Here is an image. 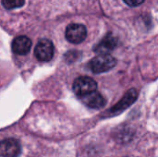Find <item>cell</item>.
<instances>
[{"label": "cell", "mask_w": 158, "mask_h": 157, "mask_svg": "<svg viewBox=\"0 0 158 157\" xmlns=\"http://www.w3.org/2000/svg\"><path fill=\"white\" fill-rule=\"evenodd\" d=\"M117 64V60L109 54H101L94 57L89 62V68L94 73H103L112 69Z\"/></svg>", "instance_id": "6da1fadb"}, {"label": "cell", "mask_w": 158, "mask_h": 157, "mask_svg": "<svg viewBox=\"0 0 158 157\" xmlns=\"http://www.w3.org/2000/svg\"><path fill=\"white\" fill-rule=\"evenodd\" d=\"M96 89L97 82L90 77H79L73 83V91L79 96V98L96 91Z\"/></svg>", "instance_id": "7a4b0ae2"}, {"label": "cell", "mask_w": 158, "mask_h": 157, "mask_svg": "<svg viewBox=\"0 0 158 157\" xmlns=\"http://www.w3.org/2000/svg\"><path fill=\"white\" fill-rule=\"evenodd\" d=\"M55 53V47L53 43L48 39H42L38 42L34 48V55L36 58L43 62L50 61Z\"/></svg>", "instance_id": "3957f363"}, {"label": "cell", "mask_w": 158, "mask_h": 157, "mask_svg": "<svg viewBox=\"0 0 158 157\" xmlns=\"http://www.w3.org/2000/svg\"><path fill=\"white\" fill-rule=\"evenodd\" d=\"M65 35L69 43L78 44L85 40L87 36V30L86 27L82 24L72 23L67 27Z\"/></svg>", "instance_id": "277c9868"}, {"label": "cell", "mask_w": 158, "mask_h": 157, "mask_svg": "<svg viewBox=\"0 0 158 157\" xmlns=\"http://www.w3.org/2000/svg\"><path fill=\"white\" fill-rule=\"evenodd\" d=\"M21 153V145L17 139L6 138L0 141V157H18Z\"/></svg>", "instance_id": "5b68a950"}, {"label": "cell", "mask_w": 158, "mask_h": 157, "mask_svg": "<svg viewBox=\"0 0 158 157\" xmlns=\"http://www.w3.org/2000/svg\"><path fill=\"white\" fill-rule=\"evenodd\" d=\"M11 48L13 53L19 56H24L30 52L31 48V41L27 36H18L13 40Z\"/></svg>", "instance_id": "8992f818"}, {"label": "cell", "mask_w": 158, "mask_h": 157, "mask_svg": "<svg viewBox=\"0 0 158 157\" xmlns=\"http://www.w3.org/2000/svg\"><path fill=\"white\" fill-rule=\"evenodd\" d=\"M80 99L87 106H89L91 108H94V109H99V108L104 107L106 103L104 96L96 91H94L85 96H82Z\"/></svg>", "instance_id": "52a82bcc"}, {"label": "cell", "mask_w": 158, "mask_h": 157, "mask_svg": "<svg viewBox=\"0 0 158 157\" xmlns=\"http://www.w3.org/2000/svg\"><path fill=\"white\" fill-rule=\"evenodd\" d=\"M137 98V92L134 90V89H131V91H129L126 95L123 97V99L118 103L117 104V105L115 107H113L111 109V112H118V111H121L125 108H127L129 105H131Z\"/></svg>", "instance_id": "ba28073f"}, {"label": "cell", "mask_w": 158, "mask_h": 157, "mask_svg": "<svg viewBox=\"0 0 158 157\" xmlns=\"http://www.w3.org/2000/svg\"><path fill=\"white\" fill-rule=\"evenodd\" d=\"M117 45V39L111 34H107L102 42L96 46L95 51L101 54H106L107 52L113 50Z\"/></svg>", "instance_id": "9c48e42d"}, {"label": "cell", "mask_w": 158, "mask_h": 157, "mask_svg": "<svg viewBox=\"0 0 158 157\" xmlns=\"http://www.w3.org/2000/svg\"><path fill=\"white\" fill-rule=\"evenodd\" d=\"M2 5L6 9H14L21 7L25 4V0H1Z\"/></svg>", "instance_id": "30bf717a"}, {"label": "cell", "mask_w": 158, "mask_h": 157, "mask_svg": "<svg viewBox=\"0 0 158 157\" xmlns=\"http://www.w3.org/2000/svg\"><path fill=\"white\" fill-rule=\"evenodd\" d=\"M123 1L130 6H137L144 2V0H123Z\"/></svg>", "instance_id": "8fae6325"}]
</instances>
